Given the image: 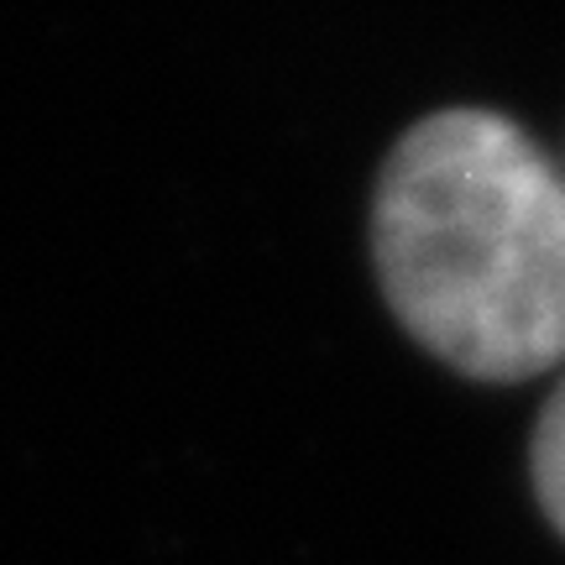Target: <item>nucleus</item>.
I'll use <instances>...</instances> for the list:
<instances>
[{
    "mask_svg": "<svg viewBox=\"0 0 565 565\" xmlns=\"http://www.w3.org/2000/svg\"><path fill=\"white\" fill-rule=\"evenodd\" d=\"M372 252L408 335L482 383L565 362V173L524 126L440 110L387 152Z\"/></svg>",
    "mask_w": 565,
    "mask_h": 565,
    "instance_id": "f257e3e1",
    "label": "nucleus"
},
{
    "mask_svg": "<svg viewBox=\"0 0 565 565\" xmlns=\"http://www.w3.org/2000/svg\"><path fill=\"white\" fill-rule=\"evenodd\" d=\"M529 471H534V492H540L545 519L565 534V377L540 408L534 445H529Z\"/></svg>",
    "mask_w": 565,
    "mask_h": 565,
    "instance_id": "f03ea898",
    "label": "nucleus"
}]
</instances>
